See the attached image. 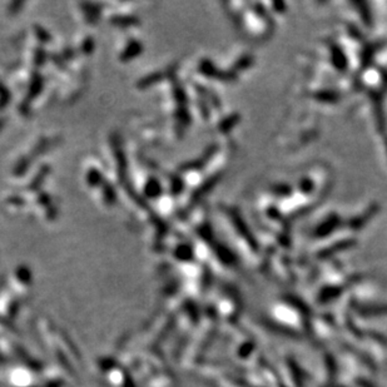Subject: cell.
Instances as JSON below:
<instances>
[{
  "label": "cell",
  "mask_w": 387,
  "mask_h": 387,
  "mask_svg": "<svg viewBox=\"0 0 387 387\" xmlns=\"http://www.w3.org/2000/svg\"><path fill=\"white\" fill-rule=\"evenodd\" d=\"M113 143V153L114 157H116L117 167H118V174L121 177L122 182H124V178H126L127 173V161H126V154H124L123 149H122L121 142H119L118 138H114L112 140Z\"/></svg>",
  "instance_id": "6da1fadb"
},
{
  "label": "cell",
  "mask_w": 387,
  "mask_h": 387,
  "mask_svg": "<svg viewBox=\"0 0 387 387\" xmlns=\"http://www.w3.org/2000/svg\"><path fill=\"white\" fill-rule=\"evenodd\" d=\"M43 84H44V82H43V76L40 75L39 73L33 74L32 79H30V83H29V89H28L27 98H25V100H24V102L29 103V102H32L34 98H37L38 95L42 93Z\"/></svg>",
  "instance_id": "7a4b0ae2"
},
{
  "label": "cell",
  "mask_w": 387,
  "mask_h": 387,
  "mask_svg": "<svg viewBox=\"0 0 387 387\" xmlns=\"http://www.w3.org/2000/svg\"><path fill=\"white\" fill-rule=\"evenodd\" d=\"M142 44L137 40H132L130 43L127 44V47L124 48V50L121 54V61L122 62H130L132 59H134L135 57L139 56L142 53Z\"/></svg>",
  "instance_id": "3957f363"
},
{
  "label": "cell",
  "mask_w": 387,
  "mask_h": 387,
  "mask_svg": "<svg viewBox=\"0 0 387 387\" xmlns=\"http://www.w3.org/2000/svg\"><path fill=\"white\" fill-rule=\"evenodd\" d=\"M112 24L117 25V27H122V28H127V27H132V25H135L138 23L137 19L134 16H129V15H114L112 16L111 19Z\"/></svg>",
  "instance_id": "277c9868"
},
{
  "label": "cell",
  "mask_w": 387,
  "mask_h": 387,
  "mask_svg": "<svg viewBox=\"0 0 387 387\" xmlns=\"http://www.w3.org/2000/svg\"><path fill=\"white\" fill-rule=\"evenodd\" d=\"M103 199L106 204L113 205L117 200V192L111 183H104L103 185Z\"/></svg>",
  "instance_id": "5b68a950"
},
{
  "label": "cell",
  "mask_w": 387,
  "mask_h": 387,
  "mask_svg": "<svg viewBox=\"0 0 387 387\" xmlns=\"http://www.w3.org/2000/svg\"><path fill=\"white\" fill-rule=\"evenodd\" d=\"M49 169L50 168L48 166H43L42 168H40V171L38 172V174L34 177V179H33V182L29 185V190H32V191L38 190V188L42 186L43 179H44L45 177L49 174Z\"/></svg>",
  "instance_id": "8992f818"
},
{
  "label": "cell",
  "mask_w": 387,
  "mask_h": 387,
  "mask_svg": "<svg viewBox=\"0 0 387 387\" xmlns=\"http://www.w3.org/2000/svg\"><path fill=\"white\" fill-rule=\"evenodd\" d=\"M103 174L100 173L98 169L93 168L88 172L87 174V183L90 186V187H97V186H100L103 183Z\"/></svg>",
  "instance_id": "52a82bcc"
},
{
  "label": "cell",
  "mask_w": 387,
  "mask_h": 387,
  "mask_svg": "<svg viewBox=\"0 0 387 387\" xmlns=\"http://www.w3.org/2000/svg\"><path fill=\"white\" fill-rule=\"evenodd\" d=\"M30 163H32L30 158H28V157H23L20 161H18V163L15 164V167H14L13 169L14 176H18V177L24 176V174L27 173L28 169H29Z\"/></svg>",
  "instance_id": "ba28073f"
},
{
  "label": "cell",
  "mask_w": 387,
  "mask_h": 387,
  "mask_svg": "<svg viewBox=\"0 0 387 387\" xmlns=\"http://www.w3.org/2000/svg\"><path fill=\"white\" fill-rule=\"evenodd\" d=\"M144 191L148 197L156 198L161 193V187H159V183H157L156 179H149L147 185H145Z\"/></svg>",
  "instance_id": "9c48e42d"
},
{
  "label": "cell",
  "mask_w": 387,
  "mask_h": 387,
  "mask_svg": "<svg viewBox=\"0 0 387 387\" xmlns=\"http://www.w3.org/2000/svg\"><path fill=\"white\" fill-rule=\"evenodd\" d=\"M10 102V93L3 83H0V109L5 108Z\"/></svg>",
  "instance_id": "30bf717a"
},
{
  "label": "cell",
  "mask_w": 387,
  "mask_h": 387,
  "mask_svg": "<svg viewBox=\"0 0 387 387\" xmlns=\"http://www.w3.org/2000/svg\"><path fill=\"white\" fill-rule=\"evenodd\" d=\"M34 33L35 35H37L38 39L43 43H49L50 39H52V37H50V34L48 33V30H45L44 28L40 27V25H34Z\"/></svg>",
  "instance_id": "8fae6325"
},
{
  "label": "cell",
  "mask_w": 387,
  "mask_h": 387,
  "mask_svg": "<svg viewBox=\"0 0 387 387\" xmlns=\"http://www.w3.org/2000/svg\"><path fill=\"white\" fill-rule=\"evenodd\" d=\"M159 78H161V76H159L158 74H150V75L145 76V78H143V79L140 80L139 83H138V87L139 88L149 87V85H152V84H154L156 82H158Z\"/></svg>",
  "instance_id": "7c38bea8"
},
{
  "label": "cell",
  "mask_w": 387,
  "mask_h": 387,
  "mask_svg": "<svg viewBox=\"0 0 387 387\" xmlns=\"http://www.w3.org/2000/svg\"><path fill=\"white\" fill-rule=\"evenodd\" d=\"M45 58H47V54H45V52L42 49V48H39V49L35 50V53H34V64L35 65L42 66L43 64H44Z\"/></svg>",
  "instance_id": "4fadbf2b"
},
{
  "label": "cell",
  "mask_w": 387,
  "mask_h": 387,
  "mask_svg": "<svg viewBox=\"0 0 387 387\" xmlns=\"http://www.w3.org/2000/svg\"><path fill=\"white\" fill-rule=\"evenodd\" d=\"M93 49H94V40L92 39V38H85L84 42H83L82 44V50H83V53L84 54H90L93 52Z\"/></svg>",
  "instance_id": "5bb4252c"
},
{
  "label": "cell",
  "mask_w": 387,
  "mask_h": 387,
  "mask_svg": "<svg viewBox=\"0 0 387 387\" xmlns=\"http://www.w3.org/2000/svg\"><path fill=\"white\" fill-rule=\"evenodd\" d=\"M23 5H24L23 1H14V3H11L10 5H9L8 13L11 14V15H13V14L19 13V11H20V8Z\"/></svg>",
  "instance_id": "9a60e30c"
},
{
  "label": "cell",
  "mask_w": 387,
  "mask_h": 387,
  "mask_svg": "<svg viewBox=\"0 0 387 387\" xmlns=\"http://www.w3.org/2000/svg\"><path fill=\"white\" fill-rule=\"evenodd\" d=\"M39 203L42 205H45V207H50V197L47 194V193H40L39 194Z\"/></svg>",
  "instance_id": "2e32d148"
},
{
  "label": "cell",
  "mask_w": 387,
  "mask_h": 387,
  "mask_svg": "<svg viewBox=\"0 0 387 387\" xmlns=\"http://www.w3.org/2000/svg\"><path fill=\"white\" fill-rule=\"evenodd\" d=\"M9 203H10V204H13V203L14 204H23V198L11 197L10 199H9Z\"/></svg>",
  "instance_id": "e0dca14e"
},
{
  "label": "cell",
  "mask_w": 387,
  "mask_h": 387,
  "mask_svg": "<svg viewBox=\"0 0 387 387\" xmlns=\"http://www.w3.org/2000/svg\"><path fill=\"white\" fill-rule=\"evenodd\" d=\"M4 124H5V121H4V118H0V129L3 128Z\"/></svg>",
  "instance_id": "ac0fdd59"
}]
</instances>
